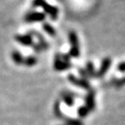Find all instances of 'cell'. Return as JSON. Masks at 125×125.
Instances as JSON below:
<instances>
[{
	"label": "cell",
	"mask_w": 125,
	"mask_h": 125,
	"mask_svg": "<svg viewBox=\"0 0 125 125\" xmlns=\"http://www.w3.org/2000/svg\"><path fill=\"white\" fill-rule=\"evenodd\" d=\"M32 7L33 8H42L45 13L49 16L51 20H57L59 14V10L57 7L50 5L45 0H32Z\"/></svg>",
	"instance_id": "obj_1"
},
{
	"label": "cell",
	"mask_w": 125,
	"mask_h": 125,
	"mask_svg": "<svg viewBox=\"0 0 125 125\" xmlns=\"http://www.w3.org/2000/svg\"><path fill=\"white\" fill-rule=\"evenodd\" d=\"M69 41L71 44V49L69 52V55L71 57H79L80 55V44L78 36L74 31H71L69 32Z\"/></svg>",
	"instance_id": "obj_2"
},
{
	"label": "cell",
	"mask_w": 125,
	"mask_h": 125,
	"mask_svg": "<svg viewBox=\"0 0 125 125\" xmlns=\"http://www.w3.org/2000/svg\"><path fill=\"white\" fill-rule=\"evenodd\" d=\"M71 56L69 54H57L55 58V67L57 70H65L71 66L70 61Z\"/></svg>",
	"instance_id": "obj_3"
},
{
	"label": "cell",
	"mask_w": 125,
	"mask_h": 125,
	"mask_svg": "<svg viewBox=\"0 0 125 125\" xmlns=\"http://www.w3.org/2000/svg\"><path fill=\"white\" fill-rule=\"evenodd\" d=\"M45 19V14L38 11H30L24 16V21L27 23L39 22L44 21Z\"/></svg>",
	"instance_id": "obj_4"
},
{
	"label": "cell",
	"mask_w": 125,
	"mask_h": 125,
	"mask_svg": "<svg viewBox=\"0 0 125 125\" xmlns=\"http://www.w3.org/2000/svg\"><path fill=\"white\" fill-rule=\"evenodd\" d=\"M15 40L21 45H24V46H32L33 43V38L32 36L28 32L26 34H17L15 35Z\"/></svg>",
	"instance_id": "obj_5"
},
{
	"label": "cell",
	"mask_w": 125,
	"mask_h": 125,
	"mask_svg": "<svg viewBox=\"0 0 125 125\" xmlns=\"http://www.w3.org/2000/svg\"><path fill=\"white\" fill-rule=\"evenodd\" d=\"M43 30L50 36H56V34H57L56 29L50 23H47V22L43 23Z\"/></svg>",
	"instance_id": "obj_6"
},
{
	"label": "cell",
	"mask_w": 125,
	"mask_h": 125,
	"mask_svg": "<svg viewBox=\"0 0 125 125\" xmlns=\"http://www.w3.org/2000/svg\"><path fill=\"white\" fill-rule=\"evenodd\" d=\"M110 64H111V59H110L109 58H106L103 59L102 65H101V69H100V71H99V74H100V76L102 75V74H104V73L108 70V68H109V66H110Z\"/></svg>",
	"instance_id": "obj_7"
},
{
	"label": "cell",
	"mask_w": 125,
	"mask_h": 125,
	"mask_svg": "<svg viewBox=\"0 0 125 125\" xmlns=\"http://www.w3.org/2000/svg\"><path fill=\"white\" fill-rule=\"evenodd\" d=\"M11 58L12 59L14 60V62L17 63V64H22V59H23V57L21 56V54L20 53L19 51H15L14 50L12 54H11Z\"/></svg>",
	"instance_id": "obj_8"
},
{
	"label": "cell",
	"mask_w": 125,
	"mask_h": 125,
	"mask_svg": "<svg viewBox=\"0 0 125 125\" xmlns=\"http://www.w3.org/2000/svg\"><path fill=\"white\" fill-rule=\"evenodd\" d=\"M37 62V59L34 57H27V58H23L22 59V64L27 65V66H32Z\"/></svg>",
	"instance_id": "obj_9"
},
{
	"label": "cell",
	"mask_w": 125,
	"mask_h": 125,
	"mask_svg": "<svg viewBox=\"0 0 125 125\" xmlns=\"http://www.w3.org/2000/svg\"><path fill=\"white\" fill-rule=\"evenodd\" d=\"M118 70L121 72H125V62H121L118 65Z\"/></svg>",
	"instance_id": "obj_10"
}]
</instances>
